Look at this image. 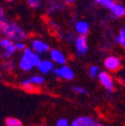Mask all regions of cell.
I'll list each match as a JSON object with an SVG mask.
<instances>
[{
  "instance_id": "obj_1",
  "label": "cell",
  "mask_w": 125,
  "mask_h": 126,
  "mask_svg": "<svg viewBox=\"0 0 125 126\" xmlns=\"http://www.w3.org/2000/svg\"><path fill=\"white\" fill-rule=\"evenodd\" d=\"M0 36L6 37L14 43H16L21 41L24 42L27 39L28 34L19 25V23L8 20L4 16L0 18Z\"/></svg>"
},
{
  "instance_id": "obj_2",
  "label": "cell",
  "mask_w": 125,
  "mask_h": 126,
  "mask_svg": "<svg viewBox=\"0 0 125 126\" xmlns=\"http://www.w3.org/2000/svg\"><path fill=\"white\" fill-rule=\"evenodd\" d=\"M40 59L41 57L39 55H37L29 47H27L24 51L21 52V55L17 62V66L23 72H30L36 68Z\"/></svg>"
},
{
  "instance_id": "obj_3",
  "label": "cell",
  "mask_w": 125,
  "mask_h": 126,
  "mask_svg": "<svg viewBox=\"0 0 125 126\" xmlns=\"http://www.w3.org/2000/svg\"><path fill=\"white\" fill-rule=\"evenodd\" d=\"M0 57L3 60L11 59V57L16 53V48H15V43L6 37L0 38Z\"/></svg>"
},
{
  "instance_id": "obj_4",
  "label": "cell",
  "mask_w": 125,
  "mask_h": 126,
  "mask_svg": "<svg viewBox=\"0 0 125 126\" xmlns=\"http://www.w3.org/2000/svg\"><path fill=\"white\" fill-rule=\"evenodd\" d=\"M29 48L41 57L42 55L48 54V52L50 50V46L45 40H43L41 38H32L30 40Z\"/></svg>"
},
{
  "instance_id": "obj_5",
  "label": "cell",
  "mask_w": 125,
  "mask_h": 126,
  "mask_svg": "<svg viewBox=\"0 0 125 126\" xmlns=\"http://www.w3.org/2000/svg\"><path fill=\"white\" fill-rule=\"evenodd\" d=\"M52 74L54 75L55 78H57V79H62V80H65V81H72L75 78L74 70L70 66H68L67 64L55 67Z\"/></svg>"
},
{
  "instance_id": "obj_6",
  "label": "cell",
  "mask_w": 125,
  "mask_h": 126,
  "mask_svg": "<svg viewBox=\"0 0 125 126\" xmlns=\"http://www.w3.org/2000/svg\"><path fill=\"white\" fill-rule=\"evenodd\" d=\"M97 79L101 86L106 90L108 93H112L115 89V83L114 79L111 76V74L107 71H100V73L97 76Z\"/></svg>"
},
{
  "instance_id": "obj_7",
  "label": "cell",
  "mask_w": 125,
  "mask_h": 126,
  "mask_svg": "<svg viewBox=\"0 0 125 126\" xmlns=\"http://www.w3.org/2000/svg\"><path fill=\"white\" fill-rule=\"evenodd\" d=\"M103 65L107 72H117L122 67V63L117 55H108L103 61Z\"/></svg>"
},
{
  "instance_id": "obj_8",
  "label": "cell",
  "mask_w": 125,
  "mask_h": 126,
  "mask_svg": "<svg viewBox=\"0 0 125 126\" xmlns=\"http://www.w3.org/2000/svg\"><path fill=\"white\" fill-rule=\"evenodd\" d=\"M74 50L77 56H84L88 50H89V46H88V39L86 36H76L74 41Z\"/></svg>"
},
{
  "instance_id": "obj_9",
  "label": "cell",
  "mask_w": 125,
  "mask_h": 126,
  "mask_svg": "<svg viewBox=\"0 0 125 126\" xmlns=\"http://www.w3.org/2000/svg\"><path fill=\"white\" fill-rule=\"evenodd\" d=\"M48 55H49V59L57 66H62L67 64L68 58L66 54L58 48H50Z\"/></svg>"
},
{
  "instance_id": "obj_10",
  "label": "cell",
  "mask_w": 125,
  "mask_h": 126,
  "mask_svg": "<svg viewBox=\"0 0 125 126\" xmlns=\"http://www.w3.org/2000/svg\"><path fill=\"white\" fill-rule=\"evenodd\" d=\"M36 69L38 70L39 74L44 76V75L53 73L55 69V64L49 58H41L38 65L36 66Z\"/></svg>"
},
{
  "instance_id": "obj_11",
  "label": "cell",
  "mask_w": 125,
  "mask_h": 126,
  "mask_svg": "<svg viewBox=\"0 0 125 126\" xmlns=\"http://www.w3.org/2000/svg\"><path fill=\"white\" fill-rule=\"evenodd\" d=\"M73 29L78 36H87V34L89 33V30H90V25L86 20L79 19L74 22Z\"/></svg>"
},
{
  "instance_id": "obj_12",
  "label": "cell",
  "mask_w": 125,
  "mask_h": 126,
  "mask_svg": "<svg viewBox=\"0 0 125 126\" xmlns=\"http://www.w3.org/2000/svg\"><path fill=\"white\" fill-rule=\"evenodd\" d=\"M94 122H96V120L93 117L88 115H81L72 119L69 126H91Z\"/></svg>"
},
{
  "instance_id": "obj_13",
  "label": "cell",
  "mask_w": 125,
  "mask_h": 126,
  "mask_svg": "<svg viewBox=\"0 0 125 126\" xmlns=\"http://www.w3.org/2000/svg\"><path fill=\"white\" fill-rule=\"evenodd\" d=\"M108 10L110 12L111 16L115 19H120L125 17V5L120 2H114Z\"/></svg>"
},
{
  "instance_id": "obj_14",
  "label": "cell",
  "mask_w": 125,
  "mask_h": 126,
  "mask_svg": "<svg viewBox=\"0 0 125 126\" xmlns=\"http://www.w3.org/2000/svg\"><path fill=\"white\" fill-rule=\"evenodd\" d=\"M27 80L32 84L33 86L35 87H38L40 85H42L44 82H45V77L41 74H32V75H30L28 78H27Z\"/></svg>"
},
{
  "instance_id": "obj_15",
  "label": "cell",
  "mask_w": 125,
  "mask_h": 126,
  "mask_svg": "<svg viewBox=\"0 0 125 126\" xmlns=\"http://www.w3.org/2000/svg\"><path fill=\"white\" fill-rule=\"evenodd\" d=\"M63 8V3L55 0V1H49L48 2V7H47V13L48 14H53L58 11H60Z\"/></svg>"
},
{
  "instance_id": "obj_16",
  "label": "cell",
  "mask_w": 125,
  "mask_h": 126,
  "mask_svg": "<svg viewBox=\"0 0 125 126\" xmlns=\"http://www.w3.org/2000/svg\"><path fill=\"white\" fill-rule=\"evenodd\" d=\"M115 42L120 45L122 48L125 50V25H123L119 31H118V33L115 37Z\"/></svg>"
},
{
  "instance_id": "obj_17",
  "label": "cell",
  "mask_w": 125,
  "mask_h": 126,
  "mask_svg": "<svg viewBox=\"0 0 125 126\" xmlns=\"http://www.w3.org/2000/svg\"><path fill=\"white\" fill-rule=\"evenodd\" d=\"M15 67H16V64H15L14 60L12 59H7V60H3L2 63V69L6 72H12L14 71Z\"/></svg>"
},
{
  "instance_id": "obj_18",
  "label": "cell",
  "mask_w": 125,
  "mask_h": 126,
  "mask_svg": "<svg viewBox=\"0 0 125 126\" xmlns=\"http://www.w3.org/2000/svg\"><path fill=\"white\" fill-rule=\"evenodd\" d=\"M92 2L98 6H100V7H103L105 9H109L112 6V4L116 1L115 0H92Z\"/></svg>"
},
{
  "instance_id": "obj_19",
  "label": "cell",
  "mask_w": 125,
  "mask_h": 126,
  "mask_svg": "<svg viewBox=\"0 0 125 126\" xmlns=\"http://www.w3.org/2000/svg\"><path fill=\"white\" fill-rule=\"evenodd\" d=\"M5 126H23V123L20 119L16 117H7L4 121Z\"/></svg>"
},
{
  "instance_id": "obj_20",
  "label": "cell",
  "mask_w": 125,
  "mask_h": 126,
  "mask_svg": "<svg viewBox=\"0 0 125 126\" xmlns=\"http://www.w3.org/2000/svg\"><path fill=\"white\" fill-rule=\"evenodd\" d=\"M20 86L22 87L23 90H25V91H27V92H34V91L36 90V87L31 84V83L27 80V78H25V79H22V80L20 81Z\"/></svg>"
},
{
  "instance_id": "obj_21",
  "label": "cell",
  "mask_w": 125,
  "mask_h": 126,
  "mask_svg": "<svg viewBox=\"0 0 125 126\" xmlns=\"http://www.w3.org/2000/svg\"><path fill=\"white\" fill-rule=\"evenodd\" d=\"M100 67L97 65H90L88 67V75L91 78H97L98 74L100 73Z\"/></svg>"
},
{
  "instance_id": "obj_22",
  "label": "cell",
  "mask_w": 125,
  "mask_h": 126,
  "mask_svg": "<svg viewBox=\"0 0 125 126\" xmlns=\"http://www.w3.org/2000/svg\"><path fill=\"white\" fill-rule=\"evenodd\" d=\"M70 90L75 93V94H78V95H85L87 93V90L82 87V86H79V85H72L70 86Z\"/></svg>"
},
{
  "instance_id": "obj_23",
  "label": "cell",
  "mask_w": 125,
  "mask_h": 126,
  "mask_svg": "<svg viewBox=\"0 0 125 126\" xmlns=\"http://www.w3.org/2000/svg\"><path fill=\"white\" fill-rule=\"evenodd\" d=\"M27 5L32 9H39L42 7V0H26Z\"/></svg>"
},
{
  "instance_id": "obj_24",
  "label": "cell",
  "mask_w": 125,
  "mask_h": 126,
  "mask_svg": "<svg viewBox=\"0 0 125 126\" xmlns=\"http://www.w3.org/2000/svg\"><path fill=\"white\" fill-rule=\"evenodd\" d=\"M75 34H73L72 32H62L60 33V38L64 41H67V42H73L74 39H75Z\"/></svg>"
},
{
  "instance_id": "obj_25",
  "label": "cell",
  "mask_w": 125,
  "mask_h": 126,
  "mask_svg": "<svg viewBox=\"0 0 125 126\" xmlns=\"http://www.w3.org/2000/svg\"><path fill=\"white\" fill-rule=\"evenodd\" d=\"M69 125H70V121L64 117H61V118L57 119V121L55 123V126H69Z\"/></svg>"
},
{
  "instance_id": "obj_26",
  "label": "cell",
  "mask_w": 125,
  "mask_h": 126,
  "mask_svg": "<svg viewBox=\"0 0 125 126\" xmlns=\"http://www.w3.org/2000/svg\"><path fill=\"white\" fill-rule=\"evenodd\" d=\"M15 48H16V51H20V52H22V51H24L27 47H26V44H25V42H16L15 43Z\"/></svg>"
},
{
  "instance_id": "obj_27",
  "label": "cell",
  "mask_w": 125,
  "mask_h": 126,
  "mask_svg": "<svg viewBox=\"0 0 125 126\" xmlns=\"http://www.w3.org/2000/svg\"><path fill=\"white\" fill-rule=\"evenodd\" d=\"M61 2L63 4H73L75 2V0H62Z\"/></svg>"
},
{
  "instance_id": "obj_28",
  "label": "cell",
  "mask_w": 125,
  "mask_h": 126,
  "mask_svg": "<svg viewBox=\"0 0 125 126\" xmlns=\"http://www.w3.org/2000/svg\"><path fill=\"white\" fill-rule=\"evenodd\" d=\"M5 16V12H4V9H3V7L0 5V18H2V17H4Z\"/></svg>"
},
{
  "instance_id": "obj_29",
  "label": "cell",
  "mask_w": 125,
  "mask_h": 126,
  "mask_svg": "<svg viewBox=\"0 0 125 126\" xmlns=\"http://www.w3.org/2000/svg\"><path fill=\"white\" fill-rule=\"evenodd\" d=\"M91 126H106V125H104L103 123H100V122H94V123H93Z\"/></svg>"
},
{
  "instance_id": "obj_30",
  "label": "cell",
  "mask_w": 125,
  "mask_h": 126,
  "mask_svg": "<svg viewBox=\"0 0 125 126\" xmlns=\"http://www.w3.org/2000/svg\"><path fill=\"white\" fill-rule=\"evenodd\" d=\"M2 78H3V73H2L1 69H0V81H1V80H2Z\"/></svg>"
},
{
  "instance_id": "obj_31",
  "label": "cell",
  "mask_w": 125,
  "mask_h": 126,
  "mask_svg": "<svg viewBox=\"0 0 125 126\" xmlns=\"http://www.w3.org/2000/svg\"><path fill=\"white\" fill-rule=\"evenodd\" d=\"M36 126H48V125L45 124V123H42V124H38V125H36Z\"/></svg>"
},
{
  "instance_id": "obj_32",
  "label": "cell",
  "mask_w": 125,
  "mask_h": 126,
  "mask_svg": "<svg viewBox=\"0 0 125 126\" xmlns=\"http://www.w3.org/2000/svg\"><path fill=\"white\" fill-rule=\"evenodd\" d=\"M4 1H6V2H12V1H14V0H4Z\"/></svg>"
},
{
  "instance_id": "obj_33",
  "label": "cell",
  "mask_w": 125,
  "mask_h": 126,
  "mask_svg": "<svg viewBox=\"0 0 125 126\" xmlns=\"http://www.w3.org/2000/svg\"><path fill=\"white\" fill-rule=\"evenodd\" d=\"M115 1H116V2H117V1H118V0H115Z\"/></svg>"
}]
</instances>
